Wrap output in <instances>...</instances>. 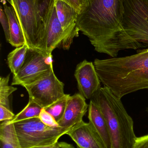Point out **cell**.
<instances>
[{
  "instance_id": "obj_1",
  "label": "cell",
  "mask_w": 148,
  "mask_h": 148,
  "mask_svg": "<svg viewBox=\"0 0 148 148\" xmlns=\"http://www.w3.org/2000/svg\"><path fill=\"white\" fill-rule=\"evenodd\" d=\"M123 0H88L77 15L76 27L96 52L115 58L120 51L142 46L123 31Z\"/></svg>"
},
{
  "instance_id": "obj_24",
  "label": "cell",
  "mask_w": 148,
  "mask_h": 148,
  "mask_svg": "<svg viewBox=\"0 0 148 148\" xmlns=\"http://www.w3.org/2000/svg\"><path fill=\"white\" fill-rule=\"evenodd\" d=\"M133 148H148V134L137 137Z\"/></svg>"
},
{
  "instance_id": "obj_14",
  "label": "cell",
  "mask_w": 148,
  "mask_h": 148,
  "mask_svg": "<svg viewBox=\"0 0 148 148\" xmlns=\"http://www.w3.org/2000/svg\"><path fill=\"white\" fill-rule=\"evenodd\" d=\"M3 9L8 17L9 25V43L16 48L26 45L24 34L14 8L12 6L6 4L3 6Z\"/></svg>"
},
{
  "instance_id": "obj_5",
  "label": "cell",
  "mask_w": 148,
  "mask_h": 148,
  "mask_svg": "<svg viewBox=\"0 0 148 148\" xmlns=\"http://www.w3.org/2000/svg\"><path fill=\"white\" fill-rule=\"evenodd\" d=\"M30 50L36 51L44 30L36 0H11Z\"/></svg>"
},
{
  "instance_id": "obj_7",
  "label": "cell",
  "mask_w": 148,
  "mask_h": 148,
  "mask_svg": "<svg viewBox=\"0 0 148 148\" xmlns=\"http://www.w3.org/2000/svg\"><path fill=\"white\" fill-rule=\"evenodd\" d=\"M64 86V84L56 77L53 67L47 73L23 87L27 90L29 99L45 108L65 95Z\"/></svg>"
},
{
  "instance_id": "obj_22",
  "label": "cell",
  "mask_w": 148,
  "mask_h": 148,
  "mask_svg": "<svg viewBox=\"0 0 148 148\" xmlns=\"http://www.w3.org/2000/svg\"><path fill=\"white\" fill-rule=\"evenodd\" d=\"M0 21L4 31L6 40L8 42L10 38L9 25L8 20L1 6V8H0Z\"/></svg>"
},
{
  "instance_id": "obj_11",
  "label": "cell",
  "mask_w": 148,
  "mask_h": 148,
  "mask_svg": "<svg viewBox=\"0 0 148 148\" xmlns=\"http://www.w3.org/2000/svg\"><path fill=\"white\" fill-rule=\"evenodd\" d=\"M88 108L86 99L80 93L70 95L64 114L57 122L59 127L69 131L82 121Z\"/></svg>"
},
{
  "instance_id": "obj_12",
  "label": "cell",
  "mask_w": 148,
  "mask_h": 148,
  "mask_svg": "<svg viewBox=\"0 0 148 148\" xmlns=\"http://www.w3.org/2000/svg\"><path fill=\"white\" fill-rule=\"evenodd\" d=\"M68 135L78 148H106L99 135L90 123L81 122L70 129Z\"/></svg>"
},
{
  "instance_id": "obj_8",
  "label": "cell",
  "mask_w": 148,
  "mask_h": 148,
  "mask_svg": "<svg viewBox=\"0 0 148 148\" xmlns=\"http://www.w3.org/2000/svg\"><path fill=\"white\" fill-rule=\"evenodd\" d=\"M31 54L25 60L20 71L13 76L12 85L23 86L38 80L50 71L53 67L52 56H48L36 51Z\"/></svg>"
},
{
  "instance_id": "obj_2",
  "label": "cell",
  "mask_w": 148,
  "mask_h": 148,
  "mask_svg": "<svg viewBox=\"0 0 148 148\" xmlns=\"http://www.w3.org/2000/svg\"><path fill=\"white\" fill-rule=\"evenodd\" d=\"M101 82L117 97L148 89V48L130 56L94 62Z\"/></svg>"
},
{
  "instance_id": "obj_25",
  "label": "cell",
  "mask_w": 148,
  "mask_h": 148,
  "mask_svg": "<svg viewBox=\"0 0 148 148\" xmlns=\"http://www.w3.org/2000/svg\"><path fill=\"white\" fill-rule=\"evenodd\" d=\"M66 2L68 4L72 6L78 13H80L81 10V5L80 4L79 0H63Z\"/></svg>"
},
{
  "instance_id": "obj_29",
  "label": "cell",
  "mask_w": 148,
  "mask_h": 148,
  "mask_svg": "<svg viewBox=\"0 0 148 148\" xmlns=\"http://www.w3.org/2000/svg\"><path fill=\"white\" fill-rule=\"evenodd\" d=\"M1 2L3 3V6L5 5H6V3H7V1H8L10 4L11 3V0H1Z\"/></svg>"
},
{
  "instance_id": "obj_18",
  "label": "cell",
  "mask_w": 148,
  "mask_h": 148,
  "mask_svg": "<svg viewBox=\"0 0 148 148\" xmlns=\"http://www.w3.org/2000/svg\"><path fill=\"white\" fill-rule=\"evenodd\" d=\"M10 76V75L9 74L5 77H0V105L11 110L9 97L13 92L17 90V88L9 85Z\"/></svg>"
},
{
  "instance_id": "obj_10",
  "label": "cell",
  "mask_w": 148,
  "mask_h": 148,
  "mask_svg": "<svg viewBox=\"0 0 148 148\" xmlns=\"http://www.w3.org/2000/svg\"><path fill=\"white\" fill-rule=\"evenodd\" d=\"M74 76L79 93L85 99H91L101 87V80L94 63L84 60L76 66Z\"/></svg>"
},
{
  "instance_id": "obj_28",
  "label": "cell",
  "mask_w": 148,
  "mask_h": 148,
  "mask_svg": "<svg viewBox=\"0 0 148 148\" xmlns=\"http://www.w3.org/2000/svg\"><path fill=\"white\" fill-rule=\"evenodd\" d=\"M88 1V0H79L80 5H81V8Z\"/></svg>"
},
{
  "instance_id": "obj_4",
  "label": "cell",
  "mask_w": 148,
  "mask_h": 148,
  "mask_svg": "<svg viewBox=\"0 0 148 148\" xmlns=\"http://www.w3.org/2000/svg\"><path fill=\"white\" fill-rule=\"evenodd\" d=\"M16 135L21 148L55 144L69 131L60 127L45 125L39 117L14 123Z\"/></svg>"
},
{
  "instance_id": "obj_15",
  "label": "cell",
  "mask_w": 148,
  "mask_h": 148,
  "mask_svg": "<svg viewBox=\"0 0 148 148\" xmlns=\"http://www.w3.org/2000/svg\"><path fill=\"white\" fill-rule=\"evenodd\" d=\"M0 148H21L16 135L14 123L10 121L1 123Z\"/></svg>"
},
{
  "instance_id": "obj_16",
  "label": "cell",
  "mask_w": 148,
  "mask_h": 148,
  "mask_svg": "<svg viewBox=\"0 0 148 148\" xmlns=\"http://www.w3.org/2000/svg\"><path fill=\"white\" fill-rule=\"evenodd\" d=\"M30 49L27 45L16 48L9 53L7 58L8 66L13 76L19 72L23 66Z\"/></svg>"
},
{
  "instance_id": "obj_23",
  "label": "cell",
  "mask_w": 148,
  "mask_h": 148,
  "mask_svg": "<svg viewBox=\"0 0 148 148\" xmlns=\"http://www.w3.org/2000/svg\"><path fill=\"white\" fill-rule=\"evenodd\" d=\"M15 116L12 110L0 105V121L1 122L11 121L14 119Z\"/></svg>"
},
{
  "instance_id": "obj_30",
  "label": "cell",
  "mask_w": 148,
  "mask_h": 148,
  "mask_svg": "<svg viewBox=\"0 0 148 148\" xmlns=\"http://www.w3.org/2000/svg\"><path fill=\"white\" fill-rule=\"evenodd\" d=\"M147 1L148 2V0H147Z\"/></svg>"
},
{
  "instance_id": "obj_21",
  "label": "cell",
  "mask_w": 148,
  "mask_h": 148,
  "mask_svg": "<svg viewBox=\"0 0 148 148\" xmlns=\"http://www.w3.org/2000/svg\"><path fill=\"white\" fill-rule=\"evenodd\" d=\"M39 118L44 124L49 127H59L58 123L54 116L43 108L41 110Z\"/></svg>"
},
{
  "instance_id": "obj_20",
  "label": "cell",
  "mask_w": 148,
  "mask_h": 148,
  "mask_svg": "<svg viewBox=\"0 0 148 148\" xmlns=\"http://www.w3.org/2000/svg\"><path fill=\"white\" fill-rule=\"evenodd\" d=\"M70 96V95L65 94L63 97L58 99L51 105L43 108L54 116L57 122L61 119L64 114Z\"/></svg>"
},
{
  "instance_id": "obj_17",
  "label": "cell",
  "mask_w": 148,
  "mask_h": 148,
  "mask_svg": "<svg viewBox=\"0 0 148 148\" xmlns=\"http://www.w3.org/2000/svg\"><path fill=\"white\" fill-rule=\"evenodd\" d=\"M43 108L29 99L28 103L20 113L15 116L13 120L10 121L12 123L31 118L39 117L41 110Z\"/></svg>"
},
{
  "instance_id": "obj_9",
  "label": "cell",
  "mask_w": 148,
  "mask_h": 148,
  "mask_svg": "<svg viewBox=\"0 0 148 148\" xmlns=\"http://www.w3.org/2000/svg\"><path fill=\"white\" fill-rule=\"evenodd\" d=\"M66 39V35L58 20L55 6L51 17L44 27L37 52L46 56H52V52L55 49H63Z\"/></svg>"
},
{
  "instance_id": "obj_13",
  "label": "cell",
  "mask_w": 148,
  "mask_h": 148,
  "mask_svg": "<svg viewBox=\"0 0 148 148\" xmlns=\"http://www.w3.org/2000/svg\"><path fill=\"white\" fill-rule=\"evenodd\" d=\"M88 119L106 148H112L111 138L107 121L98 106L90 101L89 104Z\"/></svg>"
},
{
  "instance_id": "obj_26",
  "label": "cell",
  "mask_w": 148,
  "mask_h": 148,
  "mask_svg": "<svg viewBox=\"0 0 148 148\" xmlns=\"http://www.w3.org/2000/svg\"><path fill=\"white\" fill-rule=\"evenodd\" d=\"M53 148H75L74 147L69 143L66 142H58L55 144Z\"/></svg>"
},
{
  "instance_id": "obj_3",
  "label": "cell",
  "mask_w": 148,
  "mask_h": 148,
  "mask_svg": "<svg viewBox=\"0 0 148 148\" xmlns=\"http://www.w3.org/2000/svg\"><path fill=\"white\" fill-rule=\"evenodd\" d=\"M90 101L98 106L107 121L112 148H133L137 138L134 121L120 98L104 86L99 89Z\"/></svg>"
},
{
  "instance_id": "obj_19",
  "label": "cell",
  "mask_w": 148,
  "mask_h": 148,
  "mask_svg": "<svg viewBox=\"0 0 148 148\" xmlns=\"http://www.w3.org/2000/svg\"><path fill=\"white\" fill-rule=\"evenodd\" d=\"M55 0H36L38 14L45 27L52 15L55 8Z\"/></svg>"
},
{
  "instance_id": "obj_27",
  "label": "cell",
  "mask_w": 148,
  "mask_h": 148,
  "mask_svg": "<svg viewBox=\"0 0 148 148\" xmlns=\"http://www.w3.org/2000/svg\"><path fill=\"white\" fill-rule=\"evenodd\" d=\"M55 144H52L51 145H48V146H37V147H33L30 148H53Z\"/></svg>"
},
{
  "instance_id": "obj_6",
  "label": "cell",
  "mask_w": 148,
  "mask_h": 148,
  "mask_svg": "<svg viewBox=\"0 0 148 148\" xmlns=\"http://www.w3.org/2000/svg\"><path fill=\"white\" fill-rule=\"evenodd\" d=\"M122 27L133 40L148 45V2L147 0H123Z\"/></svg>"
}]
</instances>
